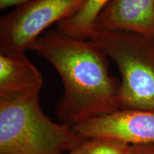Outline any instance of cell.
<instances>
[{
  "label": "cell",
  "instance_id": "obj_11",
  "mask_svg": "<svg viewBox=\"0 0 154 154\" xmlns=\"http://www.w3.org/2000/svg\"><path fill=\"white\" fill-rule=\"evenodd\" d=\"M31 0H0V9H5L12 7H19Z\"/></svg>",
  "mask_w": 154,
  "mask_h": 154
},
{
  "label": "cell",
  "instance_id": "obj_8",
  "mask_svg": "<svg viewBox=\"0 0 154 154\" xmlns=\"http://www.w3.org/2000/svg\"><path fill=\"white\" fill-rule=\"evenodd\" d=\"M111 0H86L78 12L57 24V30L69 36L89 40L96 33L100 13Z\"/></svg>",
  "mask_w": 154,
  "mask_h": 154
},
{
  "label": "cell",
  "instance_id": "obj_2",
  "mask_svg": "<svg viewBox=\"0 0 154 154\" xmlns=\"http://www.w3.org/2000/svg\"><path fill=\"white\" fill-rule=\"evenodd\" d=\"M38 96L0 98V154H66L87 139L49 118Z\"/></svg>",
  "mask_w": 154,
  "mask_h": 154
},
{
  "label": "cell",
  "instance_id": "obj_5",
  "mask_svg": "<svg viewBox=\"0 0 154 154\" xmlns=\"http://www.w3.org/2000/svg\"><path fill=\"white\" fill-rule=\"evenodd\" d=\"M86 138H105L129 145L154 144V112L120 109L75 126Z\"/></svg>",
  "mask_w": 154,
  "mask_h": 154
},
{
  "label": "cell",
  "instance_id": "obj_9",
  "mask_svg": "<svg viewBox=\"0 0 154 154\" xmlns=\"http://www.w3.org/2000/svg\"><path fill=\"white\" fill-rule=\"evenodd\" d=\"M131 145L119 140L91 138L66 154H128Z\"/></svg>",
  "mask_w": 154,
  "mask_h": 154
},
{
  "label": "cell",
  "instance_id": "obj_4",
  "mask_svg": "<svg viewBox=\"0 0 154 154\" xmlns=\"http://www.w3.org/2000/svg\"><path fill=\"white\" fill-rule=\"evenodd\" d=\"M86 0H31L2 17L0 53L24 52L47 29L78 12Z\"/></svg>",
  "mask_w": 154,
  "mask_h": 154
},
{
  "label": "cell",
  "instance_id": "obj_1",
  "mask_svg": "<svg viewBox=\"0 0 154 154\" xmlns=\"http://www.w3.org/2000/svg\"><path fill=\"white\" fill-rule=\"evenodd\" d=\"M29 50L47 59L62 80L55 108L59 123L75 126L120 110V80L109 74V57L89 40L49 30Z\"/></svg>",
  "mask_w": 154,
  "mask_h": 154
},
{
  "label": "cell",
  "instance_id": "obj_7",
  "mask_svg": "<svg viewBox=\"0 0 154 154\" xmlns=\"http://www.w3.org/2000/svg\"><path fill=\"white\" fill-rule=\"evenodd\" d=\"M44 77L24 52L0 53V98L39 93Z\"/></svg>",
  "mask_w": 154,
  "mask_h": 154
},
{
  "label": "cell",
  "instance_id": "obj_6",
  "mask_svg": "<svg viewBox=\"0 0 154 154\" xmlns=\"http://www.w3.org/2000/svg\"><path fill=\"white\" fill-rule=\"evenodd\" d=\"M95 28L96 32H128L154 38V0H111Z\"/></svg>",
  "mask_w": 154,
  "mask_h": 154
},
{
  "label": "cell",
  "instance_id": "obj_3",
  "mask_svg": "<svg viewBox=\"0 0 154 154\" xmlns=\"http://www.w3.org/2000/svg\"><path fill=\"white\" fill-rule=\"evenodd\" d=\"M89 41L117 65L120 109L154 112V38L104 31L96 32Z\"/></svg>",
  "mask_w": 154,
  "mask_h": 154
},
{
  "label": "cell",
  "instance_id": "obj_10",
  "mask_svg": "<svg viewBox=\"0 0 154 154\" xmlns=\"http://www.w3.org/2000/svg\"><path fill=\"white\" fill-rule=\"evenodd\" d=\"M128 154H154V144L131 145Z\"/></svg>",
  "mask_w": 154,
  "mask_h": 154
}]
</instances>
